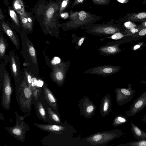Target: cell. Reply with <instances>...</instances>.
<instances>
[{"mask_svg": "<svg viewBox=\"0 0 146 146\" xmlns=\"http://www.w3.org/2000/svg\"><path fill=\"white\" fill-rule=\"evenodd\" d=\"M19 15L22 26V30L27 34L32 33L33 23L30 14L26 11L24 14Z\"/></svg>", "mask_w": 146, "mask_h": 146, "instance_id": "cell-16", "label": "cell"}, {"mask_svg": "<svg viewBox=\"0 0 146 146\" xmlns=\"http://www.w3.org/2000/svg\"><path fill=\"white\" fill-rule=\"evenodd\" d=\"M34 124L42 130L54 132L58 134L62 133L65 128V127L59 125H48L37 123H35Z\"/></svg>", "mask_w": 146, "mask_h": 146, "instance_id": "cell-19", "label": "cell"}, {"mask_svg": "<svg viewBox=\"0 0 146 146\" xmlns=\"http://www.w3.org/2000/svg\"><path fill=\"white\" fill-rule=\"evenodd\" d=\"M80 11H74L72 10L69 11V16L68 19L69 20L74 21L77 19Z\"/></svg>", "mask_w": 146, "mask_h": 146, "instance_id": "cell-32", "label": "cell"}, {"mask_svg": "<svg viewBox=\"0 0 146 146\" xmlns=\"http://www.w3.org/2000/svg\"><path fill=\"white\" fill-rule=\"evenodd\" d=\"M20 35L22 45L20 53L24 59L23 66L29 72L38 77L39 70L35 47L27 34L22 30Z\"/></svg>", "mask_w": 146, "mask_h": 146, "instance_id": "cell-2", "label": "cell"}, {"mask_svg": "<svg viewBox=\"0 0 146 146\" xmlns=\"http://www.w3.org/2000/svg\"><path fill=\"white\" fill-rule=\"evenodd\" d=\"M2 89V104L5 109L8 110L9 109L10 107L12 86L11 77L6 69L4 72Z\"/></svg>", "mask_w": 146, "mask_h": 146, "instance_id": "cell-8", "label": "cell"}, {"mask_svg": "<svg viewBox=\"0 0 146 146\" xmlns=\"http://www.w3.org/2000/svg\"><path fill=\"white\" fill-rule=\"evenodd\" d=\"M9 56L11 75L13 78L16 86H20L24 79L25 74L20 69L19 58L14 50H11Z\"/></svg>", "mask_w": 146, "mask_h": 146, "instance_id": "cell-7", "label": "cell"}, {"mask_svg": "<svg viewBox=\"0 0 146 146\" xmlns=\"http://www.w3.org/2000/svg\"><path fill=\"white\" fill-rule=\"evenodd\" d=\"M118 1L121 3H126L125 0H117Z\"/></svg>", "mask_w": 146, "mask_h": 146, "instance_id": "cell-45", "label": "cell"}, {"mask_svg": "<svg viewBox=\"0 0 146 146\" xmlns=\"http://www.w3.org/2000/svg\"><path fill=\"white\" fill-rule=\"evenodd\" d=\"M46 63L51 70L50 74L52 80L59 87L62 86L65 81L66 73L70 68V60L64 61L60 60L56 63L52 62L45 56Z\"/></svg>", "mask_w": 146, "mask_h": 146, "instance_id": "cell-5", "label": "cell"}, {"mask_svg": "<svg viewBox=\"0 0 146 146\" xmlns=\"http://www.w3.org/2000/svg\"><path fill=\"white\" fill-rule=\"evenodd\" d=\"M140 47V45H136L134 46L133 47V50H136L139 48Z\"/></svg>", "mask_w": 146, "mask_h": 146, "instance_id": "cell-43", "label": "cell"}, {"mask_svg": "<svg viewBox=\"0 0 146 146\" xmlns=\"http://www.w3.org/2000/svg\"><path fill=\"white\" fill-rule=\"evenodd\" d=\"M125 35L122 34L121 32H116L110 36H105L100 38L102 41L104 39L109 38L113 40H118L123 38Z\"/></svg>", "mask_w": 146, "mask_h": 146, "instance_id": "cell-29", "label": "cell"}, {"mask_svg": "<svg viewBox=\"0 0 146 146\" xmlns=\"http://www.w3.org/2000/svg\"><path fill=\"white\" fill-rule=\"evenodd\" d=\"M0 31H3L9 38L16 48L18 49L20 48V42L19 37L13 28L4 21L0 25Z\"/></svg>", "mask_w": 146, "mask_h": 146, "instance_id": "cell-14", "label": "cell"}, {"mask_svg": "<svg viewBox=\"0 0 146 146\" xmlns=\"http://www.w3.org/2000/svg\"><path fill=\"white\" fill-rule=\"evenodd\" d=\"M146 21V11L137 13H128L121 19L115 21L118 22L130 21L131 22H142Z\"/></svg>", "mask_w": 146, "mask_h": 146, "instance_id": "cell-15", "label": "cell"}, {"mask_svg": "<svg viewBox=\"0 0 146 146\" xmlns=\"http://www.w3.org/2000/svg\"><path fill=\"white\" fill-rule=\"evenodd\" d=\"M32 80L31 85V89L32 90L36 86L37 82V77L34 75L32 74Z\"/></svg>", "mask_w": 146, "mask_h": 146, "instance_id": "cell-34", "label": "cell"}, {"mask_svg": "<svg viewBox=\"0 0 146 146\" xmlns=\"http://www.w3.org/2000/svg\"><path fill=\"white\" fill-rule=\"evenodd\" d=\"M111 96L108 93L102 98L100 105V111L102 117H105L111 111Z\"/></svg>", "mask_w": 146, "mask_h": 146, "instance_id": "cell-17", "label": "cell"}, {"mask_svg": "<svg viewBox=\"0 0 146 146\" xmlns=\"http://www.w3.org/2000/svg\"><path fill=\"white\" fill-rule=\"evenodd\" d=\"M141 119L143 122L146 123V114L142 117Z\"/></svg>", "mask_w": 146, "mask_h": 146, "instance_id": "cell-41", "label": "cell"}, {"mask_svg": "<svg viewBox=\"0 0 146 146\" xmlns=\"http://www.w3.org/2000/svg\"><path fill=\"white\" fill-rule=\"evenodd\" d=\"M44 92L46 98L50 105L54 108H56L57 106V100L52 93L49 89L44 85Z\"/></svg>", "mask_w": 146, "mask_h": 146, "instance_id": "cell-22", "label": "cell"}, {"mask_svg": "<svg viewBox=\"0 0 146 146\" xmlns=\"http://www.w3.org/2000/svg\"><path fill=\"white\" fill-rule=\"evenodd\" d=\"M4 17L3 12L1 8L0 10V25L4 21Z\"/></svg>", "mask_w": 146, "mask_h": 146, "instance_id": "cell-39", "label": "cell"}, {"mask_svg": "<svg viewBox=\"0 0 146 146\" xmlns=\"http://www.w3.org/2000/svg\"><path fill=\"white\" fill-rule=\"evenodd\" d=\"M5 5L8 6L9 5V0H4Z\"/></svg>", "mask_w": 146, "mask_h": 146, "instance_id": "cell-44", "label": "cell"}, {"mask_svg": "<svg viewBox=\"0 0 146 146\" xmlns=\"http://www.w3.org/2000/svg\"><path fill=\"white\" fill-rule=\"evenodd\" d=\"M69 13H67L66 12H64L62 13H61L60 15V17H61V18L66 19L68 18L69 16V14H68Z\"/></svg>", "mask_w": 146, "mask_h": 146, "instance_id": "cell-38", "label": "cell"}, {"mask_svg": "<svg viewBox=\"0 0 146 146\" xmlns=\"http://www.w3.org/2000/svg\"><path fill=\"white\" fill-rule=\"evenodd\" d=\"M127 116H126L121 114L117 115L114 119L112 125L116 126L120 125L126 123L128 120Z\"/></svg>", "mask_w": 146, "mask_h": 146, "instance_id": "cell-25", "label": "cell"}, {"mask_svg": "<svg viewBox=\"0 0 146 146\" xmlns=\"http://www.w3.org/2000/svg\"><path fill=\"white\" fill-rule=\"evenodd\" d=\"M71 0H62L60 7L59 14L60 16V14L64 13L69 6L71 4Z\"/></svg>", "mask_w": 146, "mask_h": 146, "instance_id": "cell-30", "label": "cell"}, {"mask_svg": "<svg viewBox=\"0 0 146 146\" xmlns=\"http://www.w3.org/2000/svg\"><path fill=\"white\" fill-rule=\"evenodd\" d=\"M138 35L140 36L146 35V28H143L138 33Z\"/></svg>", "mask_w": 146, "mask_h": 146, "instance_id": "cell-37", "label": "cell"}, {"mask_svg": "<svg viewBox=\"0 0 146 146\" xmlns=\"http://www.w3.org/2000/svg\"><path fill=\"white\" fill-rule=\"evenodd\" d=\"M102 19L101 17L92 14L90 12L82 10L80 11L77 19L69 20L60 24V27L64 31L79 29L81 27L94 23Z\"/></svg>", "mask_w": 146, "mask_h": 146, "instance_id": "cell-3", "label": "cell"}, {"mask_svg": "<svg viewBox=\"0 0 146 146\" xmlns=\"http://www.w3.org/2000/svg\"><path fill=\"white\" fill-rule=\"evenodd\" d=\"M80 114L86 119L91 118L94 115L96 107L89 98L85 96L78 102Z\"/></svg>", "mask_w": 146, "mask_h": 146, "instance_id": "cell-11", "label": "cell"}, {"mask_svg": "<svg viewBox=\"0 0 146 146\" xmlns=\"http://www.w3.org/2000/svg\"><path fill=\"white\" fill-rule=\"evenodd\" d=\"M13 7L19 15H23L26 12L22 0H13Z\"/></svg>", "mask_w": 146, "mask_h": 146, "instance_id": "cell-23", "label": "cell"}, {"mask_svg": "<svg viewBox=\"0 0 146 146\" xmlns=\"http://www.w3.org/2000/svg\"><path fill=\"white\" fill-rule=\"evenodd\" d=\"M111 0H92V3L95 5L106 6L109 5Z\"/></svg>", "mask_w": 146, "mask_h": 146, "instance_id": "cell-33", "label": "cell"}, {"mask_svg": "<svg viewBox=\"0 0 146 146\" xmlns=\"http://www.w3.org/2000/svg\"><path fill=\"white\" fill-rule=\"evenodd\" d=\"M116 102L119 106H122L130 102L134 96L135 90H133L131 85L127 88H116L115 90Z\"/></svg>", "mask_w": 146, "mask_h": 146, "instance_id": "cell-9", "label": "cell"}, {"mask_svg": "<svg viewBox=\"0 0 146 146\" xmlns=\"http://www.w3.org/2000/svg\"><path fill=\"white\" fill-rule=\"evenodd\" d=\"M9 14L12 20L13 21L14 25L13 27L16 31L20 35L22 29V26L20 24L18 17L14 10L11 7L9 8Z\"/></svg>", "mask_w": 146, "mask_h": 146, "instance_id": "cell-21", "label": "cell"}, {"mask_svg": "<svg viewBox=\"0 0 146 146\" xmlns=\"http://www.w3.org/2000/svg\"><path fill=\"white\" fill-rule=\"evenodd\" d=\"M120 68V67L117 66L104 65L91 68L85 71L84 73L96 74L106 77L118 72Z\"/></svg>", "mask_w": 146, "mask_h": 146, "instance_id": "cell-10", "label": "cell"}, {"mask_svg": "<svg viewBox=\"0 0 146 146\" xmlns=\"http://www.w3.org/2000/svg\"><path fill=\"white\" fill-rule=\"evenodd\" d=\"M62 0H57L55 2H50L45 6L43 14V18L39 22L43 33L57 38L59 37L60 24L59 11Z\"/></svg>", "mask_w": 146, "mask_h": 146, "instance_id": "cell-1", "label": "cell"}, {"mask_svg": "<svg viewBox=\"0 0 146 146\" xmlns=\"http://www.w3.org/2000/svg\"><path fill=\"white\" fill-rule=\"evenodd\" d=\"M124 26L128 29H130L133 27H136V25L130 21H126L124 24Z\"/></svg>", "mask_w": 146, "mask_h": 146, "instance_id": "cell-35", "label": "cell"}, {"mask_svg": "<svg viewBox=\"0 0 146 146\" xmlns=\"http://www.w3.org/2000/svg\"><path fill=\"white\" fill-rule=\"evenodd\" d=\"M85 0H74L71 7L73 8L79 4H83Z\"/></svg>", "mask_w": 146, "mask_h": 146, "instance_id": "cell-36", "label": "cell"}, {"mask_svg": "<svg viewBox=\"0 0 146 146\" xmlns=\"http://www.w3.org/2000/svg\"><path fill=\"white\" fill-rule=\"evenodd\" d=\"M130 123L131 126L130 130L135 139L137 140L146 139V132L135 124L132 121H131Z\"/></svg>", "mask_w": 146, "mask_h": 146, "instance_id": "cell-20", "label": "cell"}, {"mask_svg": "<svg viewBox=\"0 0 146 146\" xmlns=\"http://www.w3.org/2000/svg\"><path fill=\"white\" fill-rule=\"evenodd\" d=\"M115 21V20L111 19L106 23H93L81 27L79 29H84L86 32L94 35L107 36L121 31L120 25L114 23Z\"/></svg>", "mask_w": 146, "mask_h": 146, "instance_id": "cell-4", "label": "cell"}, {"mask_svg": "<svg viewBox=\"0 0 146 146\" xmlns=\"http://www.w3.org/2000/svg\"><path fill=\"white\" fill-rule=\"evenodd\" d=\"M123 134L121 130L115 129L92 134L88 137L86 140L93 145L103 146L108 144L113 140L120 137Z\"/></svg>", "mask_w": 146, "mask_h": 146, "instance_id": "cell-6", "label": "cell"}, {"mask_svg": "<svg viewBox=\"0 0 146 146\" xmlns=\"http://www.w3.org/2000/svg\"><path fill=\"white\" fill-rule=\"evenodd\" d=\"M118 146H146V139L137 141H133L124 144L117 145Z\"/></svg>", "mask_w": 146, "mask_h": 146, "instance_id": "cell-26", "label": "cell"}, {"mask_svg": "<svg viewBox=\"0 0 146 146\" xmlns=\"http://www.w3.org/2000/svg\"><path fill=\"white\" fill-rule=\"evenodd\" d=\"M146 4V0H143V4L145 5Z\"/></svg>", "mask_w": 146, "mask_h": 146, "instance_id": "cell-46", "label": "cell"}, {"mask_svg": "<svg viewBox=\"0 0 146 146\" xmlns=\"http://www.w3.org/2000/svg\"><path fill=\"white\" fill-rule=\"evenodd\" d=\"M38 111L40 116L43 119H45L46 113L45 110L42 104L39 103L37 105Z\"/></svg>", "mask_w": 146, "mask_h": 146, "instance_id": "cell-31", "label": "cell"}, {"mask_svg": "<svg viewBox=\"0 0 146 146\" xmlns=\"http://www.w3.org/2000/svg\"><path fill=\"white\" fill-rule=\"evenodd\" d=\"M142 25L144 28H146V21L142 22Z\"/></svg>", "mask_w": 146, "mask_h": 146, "instance_id": "cell-42", "label": "cell"}, {"mask_svg": "<svg viewBox=\"0 0 146 146\" xmlns=\"http://www.w3.org/2000/svg\"><path fill=\"white\" fill-rule=\"evenodd\" d=\"M146 106V91L142 93L133 101L130 109L126 112L127 117L133 116Z\"/></svg>", "mask_w": 146, "mask_h": 146, "instance_id": "cell-12", "label": "cell"}, {"mask_svg": "<svg viewBox=\"0 0 146 146\" xmlns=\"http://www.w3.org/2000/svg\"><path fill=\"white\" fill-rule=\"evenodd\" d=\"M47 110L50 119L59 124L61 125L62 121L59 115L53 111L50 108H48Z\"/></svg>", "mask_w": 146, "mask_h": 146, "instance_id": "cell-27", "label": "cell"}, {"mask_svg": "<svg viewBox=\"0 0 146 146\" xmlns=\"http://www.w3.org/2000/svg\"><path fill=\"white\" fill-rule=\"evenodd\" d=\"M119 44L116 41L108 42L98 49L100 54L104 56H110L119 52L121 50L119 48Z\"/></svg>", "mask_w": 146, "mask_h": 146, "instance_id": "cell-13", "label": "cell"}, {"mask_svg": "<svg viewBox=\"0 0 146 146\" xmlns=\"http://www.w3.org/2000/svg\"><path fill=\"white\" fill-rule=\"evenodd\" d=\"M43 85V83L41 81H37V84H36V87H41Z\"/></svg>", "mask_w": 146, "mask_h": 146, "instance_id": "cell-40", "label": "cell"}, {"mask_svg": "<svg viewBox=\"0 0 146 146\" xmlns=\"http://www.w3.org/2000/svg\"><path fill=\"white\" fill-rule=\"evenodd\" d=\"M72 43H75L76 49H79L86 39V37L84 36H78L75 33H72Z\"/></svg>", "mask_w": 146, "mask_h": 146, "instance_id": "cell-24", "label": "cell"}, {"mask_svg": "<svg viewBox=\"0 0 146 146\" xmlns=\"http://www.w3.org/2000/svg\"><path fill=\"white\" fill-rule=\"evenodd\" d=\"M8 44L2 33H0V62L3 61L6 65L9 61V56L6 55V50Z\"/></svg>", "mask_w": 146, "mask_h": 146, "instance_id": "cell-18", "label": "cell"}, {"mask_svg": "<svg viewBox=\"0 0 146 146\" xmlns=\"http://www.w3.org/2000/svg\"><path fill=\"white\" fill-rule=\"evenodd\" d=\"M10 130L12 134L15 135L16 137H19L20 139H23V130L21 127L18 125L15 126L11 128Z\"/></svg>", "mask_w": 146, "mask_h": 146, "instance_id": "cell-28", "label": "cell"}]
</instances>
